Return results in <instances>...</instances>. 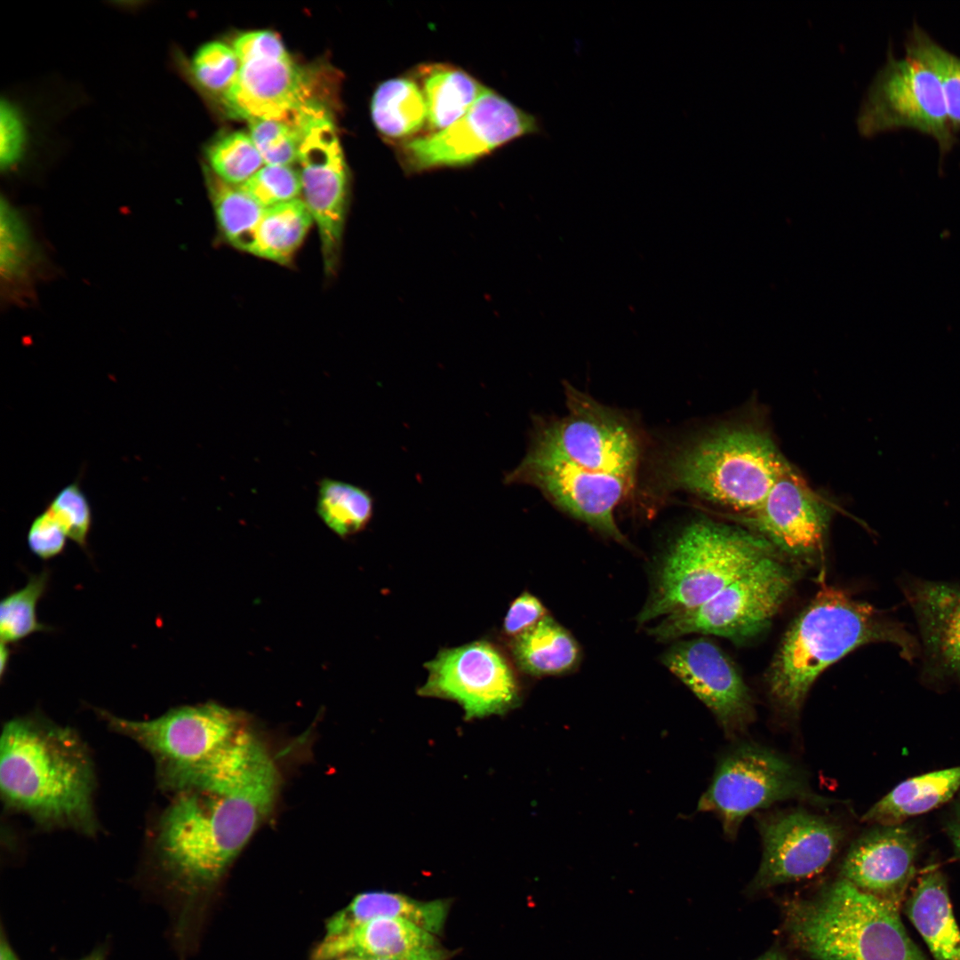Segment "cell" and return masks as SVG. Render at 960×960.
Here are the masks:
<instances>
[{
	"label": "cell",
	"instance_id": "7",
	"mask_svg": "<svg viewBox=\"0 0 960 960\" xmlns=\"http://www.w3.org/2000/svg\"><path fill=\"white\" fill-rule=\"evenodd\" d=\"M775 550L753 532L711 520L691 524L665 556L639 624L700 605Z\"/></svg>",
	"mask_w": 960,
	"mask_h": 960
},
{
	"label": "cell",
	"instance_id": "15",
	"mask_svg": "<svg viewBox=\"0 0 960 960\" xmlns=\"http://www.w3.org/2000/svg\"><path fill=\"white\" fill-rule=\"evenodd\" d=\"M662 663L709 708L728 737L745 732L754 721L747 684L713 642L704 637L677 642L665 652Z\"/></svg>",
	"mask_w": 960,
	"mask_h": 960
},
{
	"label": "cell",
	"instance_id": "10",
	"mask_svg": "<svg viewBox=\"0 0 960 960\" xmlns=\"http://www.w3.org/2000/svg\"><path fill=\"white\" fill-rule=\"evenodd\" d=\"M800 799L826 804L803 773L788 760L764 747L744 743L719 761L698 809L716 813L727 838L734 840L744 819L776 802Z\"/></svg>",
	"mask_w": 960,
	"mask_h": 960
},
{
	"label": "cell",
	"instance_id": "31",
	"mask_svg": "<svg viewBox=\"0 0 960 960\" xmlns=\"http://www.w3.org/2000/svg\"><path fill=\"white\" fill-rule=\"evenodd\" d=\"M906 54L928 66L942 86L950 125L960 131V57L950 52L923 28L914 25L905 42Z\"/></svg>",
	"mask_w": 960,
	"mask_h": 960
},
{
	"label": "cell",
	"instance_id": "39",
	"mask_svg": "<svg viewBox=\"0 0 960 960\" xmlns=\"http://www.w3.org/2000/svg\"><path fill=\"white\" fill-rule=\"evenodd\" d=\"M67 536L48 508L38 514L32 521L27 541L30 551L43 560L52 559L63 552Z\"/></svg>",
	"mask_w": 960,
	"mask_h": 960
},
{
	"label": "cell",
	"instance_id": "3",
	"mask_svg": "<svg viewBox=\"0 0 960 960\" xmlns=\"http://www.w3.org/2000/svg\"><path fill=\"white\" fill-rule=\"evenodd\" d=\"M94 772L77 733L36 715L3 728L0 786L8 806L43 825L92 833Z\"/></svg>",
	"mask_w": 960,
	"mask_h": 960
},
{
	"label": "cell",
	"instance_id": "47",
	"mask_svg": "<svg viewBox=\"0 0 960 960\" xmlns=\"http://www.w3.org/2000/svg\"><path fill=\"white\" fill-rule=\"evenodd\" d=\"M443 959L444 958H441V957H439V958L438 957H429V958H420V959H412V960H443ZM337 960H375V959H365V958H360V957H355V956H346V957H341V958L337 959Z\"/></svg>",
	"mask_w": 960,
	"mask_h": 960
},
{
	"label": "cell",
	"instance_id": "28",
	"mask_svg": "<svg viewBox=\"0 0 960 960\" xmlns=\"http://www.w3.org/2000/svg\"><path fill=\"white\" fill-rule=\"evenodd\" d=\"M312 224L310 212L300 198L265 208L246 252L286 264Z\"/></svg>",
	"mask_w": 960,
	"mask_h": 960
},
{
	"label": "cell",
	"instance_id": "16",
	"mask_svg": "<svg viewBox=\"0 0 960 960\" xmlns=\"http://www.w3.org/2000/svg\"><path fill=\"white\" fill-rule=\"evenodd\" d=\"M829 514L825 500L790 467L753 512L738 518L775 548L808 558L822 550Z\"/></svg>",
	"mask_w": 960,
	"mask_h": 960
},
{
	"label": "cell",
	"instance_id": "12",
	"mask_svg": "<svg viewBox=\"0 0 960 960\" xmlns=\"http://www.w3.org/2000/svg\"><path fill=\"white\" fill-rule=\"evenodd\" d=\"M99 713L113 730L150 752L158 769L205 762L230 747L247 729L239 713L212 702L175 708L146 721L124 719L104 710Z\"/></svg>",
	"mask_w": 960,
	"mask_h": 960
},
{
	"label": "cell",
	"instance_id": "37",
	"mask_svg": "<svg viewBox=\"0 0 960 960\" xmlns=\"http://www.w3.org/2000/svg\"><path fill=\"white\" fill-rule=\"evenodd\" d=\"M46 508L56 518L68 539L82 548H87L92 514L90 502L77 482L59 491Z\"/></svg>",
	"mask_w": 960,
	"mask_h": 960
},
{
	"label": "cell",
	"instance_id": "1",
	"mask_svg": "<svg viewBox=\"0 0 960 960\" xmlns=\"http://www.w3.org/2000/svg\"><path fill=\"white\" fill-rule=\"evenodd\" d=\"M176 796L159 823L158 862L170 884L192 893L215 884L269 815L279 770L249 728L201 764L158 770Z\"/></svg>",
	"mask_w": 960,
	"mask_h": 960
},
{
	"label": "cell",
	"instance_id": "14",
	"mask_svg": "<svg viewBox=\"0 0 960 960\" xmlns=\"http://www.w3.org/2000/svg\"><path fill=\"white\" fill-rule=\"evenodd\" d=\"M763 856L752 882L754 889L810 878L830 863L845 830L837 821L793 810L760 820Z\"/></svg>",
	"mask_w": 960,
	"mask_h": 960
},
{
	"label": "cell",
	"instance_id": "20",
	"mask_svg": "<svg viewBox=\"0 0 960 960\" xmlns=\"http://www.w3.org/2000/svg\"><path fill=\"white\" fill-rule=\"evenodd\" d=\"M355 956L375 960L444 957L435 934L402 918H378L317 944L311 960Z\"/></svg>",
	"mask_w": 960,
	"mask_h": 960
},
{
	"label": "cell",
	"instance_id": "9",
	"mask_svg": "<svg viewBox=\"0 0 960 960\" xmlns=\"http://www.w3.org/2000/svg\"><path fill=\"white\" fill-rule=\"evenodd\" d=\"M856 124L866 138L899 129L917 131L935 140L941 157L957 141L937 75L916 58L895 57L892 48L862 97Z\"/></svg>",
	"mask_w": 960,
	"mask_h": 960
},
{
	"label": "cell",
	"instance_id": "33",
	"mask_svg": "<svg viewBox=\"0 0 960 960\" xmlns=\"http://www.w3.org/2000/svg\"><path fill=\"white\" fill-rule=\"evenodd\" d=\"M212 172L223 181L241 185L264 164L250 135L233 132L220 137L206 150Z\"/></svg>",
	"mask_w": 960,
	"mask_h": 960
},
{
	"label": "cell",
	"instance_id": "2",
	"mask_svg": "<svg viewBox=\"0 0 960 960\" xmlns=\"http://www.w3.org/2000/svg\"><path fill=\"white\" fill-rule=\"evenodd\" d=\"M567 412L540 420L507 484H531L556 507L599 533L627 542L614 513L632 491L641 438L623 414L567 385Z\"/></svg>",
	"mask_w": 960,
	"mask_h": 960
},
{
	"label": "cell",
	"instance_id": "32",
	"mask_svg": "<svg viewBox=\"0 0 960 960\" xmlns=\"http://www.w3.org/2000/svg\"><path fill=\"white\" fill-rule=\"evenodd\" d=\"M50 580L48 569L29 576L26 585L4 596L0 603L1 643L15 644L41 631L51 628L38 620L36 607L47 590Z\"/></svg>",
	"mask_w": 960,
	"mask_h": 960
},
{
	"label": "cell",
	"instance_id": "8",
	"mask_svg": "<svg viewBox=\"0 0 960 960\" xmlns=\"http://www.w3.org/2000/svg\"><path fill=\"white\" fill-rule=\"evenodd\" d=\"M796 574L776 553L732 581L707 602L672 613L649 629L659 641L689 634L740 642L761 633L788 596Z\"/></svg>",
	"mask_w": 960,
	"mask_h": 960
},
{
	"label": "cell",
	"instance_id": "4",
	"mask_svg": "<svg viewBox=\"0 0 960 960\" xmlns=\"http://www.w3.org/2000/svg\"><path fill=\"white\" fill-rule=\"evenodd\" d=\"M897 646L912 661L920 644L905 626L868 603L829 586L820 589L784 635L767 675L769 696L795 717L817 677L852 651L870 643Z\"/></svg>",
	"mask_w": 960,
	"mask_h": 960
},
{
	"label": "cell",
	"instance_id": "40",
	"mask_svg": "<svg viewBox=\"0 0 960 960\" xmlns=\"http://www.w3.org/2000/svg\"><path fill=\"white\" fill-rule=\"evenodd\" d=\"M240 61L290 56L280 38L267 30L250 31L237 36L232 47Z\"/></svg>",
	"mask_w": 960,
	"mask_h": 960
},
{
	"label": "cell",
	"instance_id": "6",
	"mask_svg": "<svg viewBox=\"0 0 960 960\" xmlns=\"http://www.w3.org/2000/svg\"><path fill=\"white\" fill-rule=\"evenodd\" d=\"M790 464L759 428L737 424L705 433L680 448L666 468V483L727 508L753 512Z\"/></svg>",
	"mask_w": 960,
	"mask_h": 960
},
{
	"label": "cell",
	"instance_id": "36",
	"mask_svg": "<svg viewBox=\"0 0 960 960\" xmlns=\"http://www.w3.org/2000/svg\"><path fill=\"white\" fill-rule=\"evenodd\" d=\"M239 187L263 208L297 199L302 193L300 172L290 165L266 164Z\"/></svg>",
	"mask_w": 960,
	"mask_h": 960
},
{
	"label": "cell",
	"instance_id": "43",
	"mask_svg": "<svg viewBox=\"0 0 960 960\" xmlns=\"http://www.w3.org/2000/svg\"><path fill=\"white\" fill-rule=\"evenodd\" d=\"M0 960H20L6 938L3 927L0 937Z\"/></svg>",
	"mask_w": 960,
	"mask_h": 960
},
{
	"label": "cell",
	"instance_id": "27",
	"mask_svg": "<svg viewBox=\"0 0 960 960\" xmlns=\"http://www.w3.org/2000/svg\"><path fill=\"white\" fill-rule=\"evenodd\" d=\"M371 115L385 137L402 140L420 132L428 123V108L421 88L406 77L388 79L374 92Z\"/></svg>",
	"mask_w": 960,
	"mask_h": 960
},
{
	"label": "cell",
	"instance_id": "23",
	"mask_svg": "<svg viewBox=\"0 0 960 960\" xmlns=\"http://www.w3.org/2000/svg\"><path fill=\"white\" fill-rule=\"evenodd\" d=\"M448 911L447 900L421 901L400 893L364 892L327 920L324 937H334L384 917L408 920L436 935L442 931Z\"/></svg>",
	"mask_w": 960,
	"mask_h": 960
},
{
	"label": "cell",
	"instance_id": "21",
	"mask_svg": "<svg viewBox=\"0 0 960 960\" xmlns=\"http://www.w3.org/2000/svg\"><path fill=\"white\" fill-rule=\"evenodd\" d=\"M1 296L7 304L28 305L36 286L50 273V263L28 222L14 206L1 204Z\"/></svg>",
	"mask_w": 960,
	"mask_h": 960
},
{
	"label": "cell",
	"instance_id": "18",
	"mask_svg": "<svg viewBox=\"0 0 960 960\" xmlns=\"http://www.w3.org/2000/svg\"><path fill=\"white\" fill-rule=\"evenodd\" d=\"M902 590L917 622L922 676L960 682V584L910 577Z\"/></svg>",
	"mask_w": 960,
	"mask_h": 960
},
{
	"label": "cell",
	"instance_id": "11",
	"mask_svg": "<svg viewBox=\"0 0 960 960\" xmlns=\"http://www.w3.org/2000/svg\"><path fill=\"white\" fill-rule=\"evenodd\" d=\"M540 131L535 116L484 88L459 120L443 130L406 140L401 149L410 171L458 167L508 141Z\"/></svg>",
	"mask_w": 960,
	"mask_h": 960
},
{
	"label": "cell",
	"instance_id": "38",
	"mask_svg": "<svg viewBox=\"0 0 960 960\" xmlns=\"http://www.w3.org/2000/svg\"><path fill=\"white\" fill-rule=\"evenodd\" d=\"M27 130L20 110L9 100L0 107V164L4 170L14 167L26 148Z\"/></svg>",
	"mask_w": 960,
	"mask_h": 960
},
{
	"label": "cell",
	"instance_id": "5",
	"mask_svg": "<svg viewBox=\"0 0 960 960\" xmlns=\"http://www.w3.org/2000/svg\"><path fill=\"white\" fill-rule=\"evenodd\" d=\"M786 929L793 944L816 960H929L898 908L843 877L811 900L790 903Z\"/></svg>",
	"mask_w": 960,
	"mask_h": 960
},
{
	"label": "cell",
	"instance_id": "29",
	"mask_svg": "<svg viewBox=\"0 0 960 960\" xmlns=\"http://www.w3.org/2000/svg\"><path fill=\"white\" fill-rule=\"evenodd\" d=\"M316 510L328 528L345 538L369 524L373 499L368 491L357 485L324 477L317 483Z\"/></svg>",
	"mask_w": 960,
	"mask_h": 960
},
{
	"label": "cell",
	"instance_id": "45",
	"mask_svg": "<svg viewBox=\"0 0 960 960\" xmlns=\"http://www.w3.org/2000/svg\"><path fill=\"white\" fill-rule=\"evenodd\" d=\"M9 658H10V649L8 647V644H6L4 643H1V652H0L1 676H4V671L8 667Z\"/></svg>",
	"mask_w": 960,
	"mask_h": 960
},
{
	"label": "cell",
	"instance_id": "19",
	"mask_svg": "<svg viewBox=\"0 0 960 960\" xmlns=\"http://www.w3.org/2000/svg\"><path fill=\"white\" fill-rule=\"evenodd\" d=\"M309 75L291 56L240 63L237 76L222 97L235 116L247 119L289 120L303 108L321 103Z\"/></svg>",
	"mask_w": 960,
	"mask_h": 960
},
{
	"label": "cell",
	"instance_id": "34",
	"mask_svg": "<svg viewBox=\"0 0 960 960\" xmlns=\"http://www.w3.org/2000/svg\"><path fill=\"white\" fill-rule=\"evenodd\" d=\"M240 61L232 47L220 42H209L194 53L191 71L197 84L206 92L221 95L233 85Z\"/></svg>",
	"mask_w": 960,
	"mask_h": 960
},
{
	"label": "cell",
	"instance_id": "30",
	"mask_svg": "<svg viewBox=\"0 0 960 960\" xmlns=\"http://www.w3.org/2000/svg\"><path fill=\"white\" fill-rule=\"evenodd\" d=\"M207 186L219 228L226 241L247 252L264 209L239 186L227 183L213 172Z\"/></svg>",
	"mask_w": 960,
	"mask_h": 960
},
{
	"label": "cell",
	"instance_id": "22",
	"mask_svg": "<svg viewBox=\"0 0 960 960\" xmlns=\"http://www.w3.org/2000/svg\"><path fill=\"white\" fill-rule=\"evenodd\" d=\"M904 910L935 960H960V930L938 868L930 867L921 874L904 900Z\"/></svg>",
	"mask_w": 960,
	"mask_h": 960
},
{
	"label": "cell",
	"instance_id": "26",
	"mask_svg": "<svg viewBox=\"0 0 960 960\" xmlns=\"http://www.w3.org/2000/svg\"><path fill=\"white\" fill-rule=\"evenodd\" d=\"M420 73L428 108L427 124L432 132L463 116L485 88L469 74L452 66H425Z\"/></svg>",
	"mask_w": 960,
	"mask_h": 960
},
{
	"label": "cell",
	"instance_id": "41",
	"mask_svg": "<svg viewBox=\"0 0 960 960\" xmlns=\"http://www.w3.org/2000/svg\"><path fill=\"white\" fill-rule=\"evenodd\" d=\"M547 615L540 600L525 591L510 604L502 625L503 633L510 639L515 638Z\"/></svg>",
	"mask_w": 960,
	"mask_h": 960
},
{
	"label": "cell",
	"instance_id": "46",
	"mask_svg": "<svg viewBox=\"0 0 960 960\" xmlns=\"http://www.w3.org/2000/svg\"><path fill=\"white\" fill-rule=\"evenodd\" d=\"M755 960H788L784 954L778 950H770Z\"/></svg>",
	"mask_w": 960,
	"mask_h": 960
},
{
	"label": "cell",
	"instance_id": "35",
	"mask_svg": "<svg viewBox=\"0 0 960 960\" xmlns=\"http://www.w3.org/2000/svg\"><path fill=\"white\" fill-rule=\"evenodd\" d=\"M250 137L266 164L290 165L298 161L301 135L286 120L254 119Z\"/></svg>",
	"mask_w": 960,
	"mask_h": 960
},
{
	"label": "cell",
	"instance_id": "24",
	"mask_svg": "<svg viewBox=\"0 0 960 960\" xmlns=\"http://www.w3.org/2000/svg\"><path fill=\"white\" fill-rule=\"evenodd\" d=\"M960 790V766L906 780L876 802L861 820L878 826L902 824L948 802Z\"/></svg>",
	"mask_w": 960,
	"mask_h": 960
},
{
	"label": "cell",
	"instance_id": "17",
	"mask_svg": "<svg viewBox=\"0 0 960 960\" xmlns=\"http://www.w3.org/2000/svg\"><path fill=\"white\" fill-rule=\"evenodd\" d=\"M918 839L907 826H877L856 839L841 865V877L900 909L916 874Z\"/></svg>",
	"mask_w": 960,
	"mask_h": 960
},
{
	"label": "cell",
	"instance_id": "44",
	"mask_svg": "<svg viewBox=\"0 0 960 960\" xmlns=\"http://www.w3.org/2000/svg\"><path fill=\"white\" fill-rule=\"evenodd\" d=\"M107 946L100 945L96 947L91 953L78 960H107Z\"/></svg>",
	"mask_w": 960,
	"mask_h": 960
},
{
	"label": "cell",
	"instance_id": "42",
	"mask_svg": "<svg viewBox=\"0 0 960 960\" xmlns=\"http://www.w3.org/2000/svg\"><path fill=\"white\" fill-rule=\"evenodd\" d=\"M947 827L948 835L953 844L955 854L960 859V796L956 803L953 814Z\"/></svg>",
	"mask_w": 960,
	"mask_h": 960
},
{
	"label": "cell",
	"instance_id": "25",
	"mask_svg": "<svg viewBox=\"0 0 960 960\" xmlns=\"http://www.w3.org/2000/svg\"><path fill=\"white\" fill-rule=\"evenodd\" d=\"M509 645L517 667L534 676L566 673L580 660V648L573 636L548 615L512 638Z\"/></svg>",
	"mask_w": 960,
	"mask_h": 960
},
{
	"label": "cell",
	"instance_id": "13",
	"mask_svg": "<svg viewBox=\"0 0 960 960\" xmlns=\"http://www.w3.org/2000/svg\"><path fill=\"white\" fill-rule=\"evenodd\" d=\"M425 667L428 676L419 694L456 701L466 719L502 715L519 704L520 687L512 664L488 641L444 649Z\"/></svg>",
	"mask_w": 960,
	"mask_h": 960
}]
</instances>
